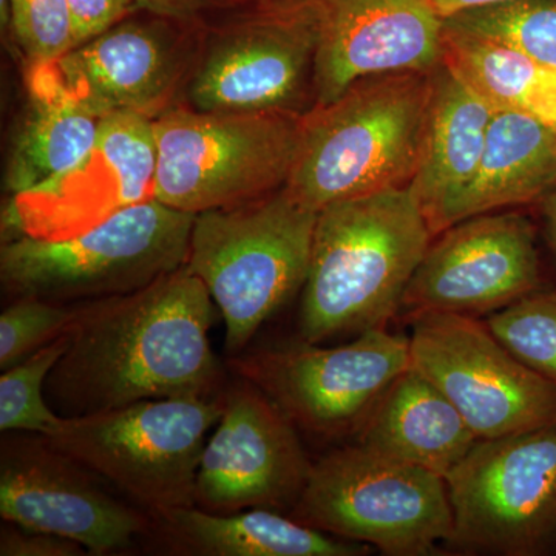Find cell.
I'll return each instance as SVG.
<instances>
[{"label": "cell", "mask_w": 556, "mask_h": 556, "mask_svg": "<svg viewBox=\"0 0 556 556\" xmlns=\"http://www.w3.org/2000/svg\"><path fill=\"white\" fill-rule=\"evenodd\" d=\"M214 299L186 266L126 295L75 305L46 397L60 416L167 397H214L226 369L208 332Z\"/></svg>", "instance_id": "6da1fadb"}, {"label": "cell", "mask_w": 556, "mask_h": 556, "mask_svg": "<svg viewBox=\"0 0 556 556\" xmlns=\"http://www.w3.org/2000/svg\"><path fill=\"white\" fill-rule=\"evenodd\" d=\"M431 240L409 186L321 207L302 289L300 339L325 343L386 328Z\"/></svg>", "instance_id": "7a4b0ae2"}, {"label": "cell", "mask_w": 556, "mask_h": 556, "mask_svg": "<svg viewBox=\"0 0 556 556\" xmlns=\"http://www.w3.org/2000/svg\"><path fill=\"white\" fill-rule=\"evenodd\" d=\"M433 70L365 76L336 100L303 113L298 156L285 186L316 211L409 186L422 148Z\"/></svg>", "instance_id": "3957f363"}, {"label": "cell", "mask_w": 556, "mask_h": 556, "mask_svg": "<svg viewBox=\"0 0 556 556\" xmlns=\"http://www.w3.org/2000/svg\"><path fill=\"white\" fill-rule=\"evenodd\" d=\"M318 211L283 186L237 206L200 212L186 268L225 320L229 357L305 287Z\"/></svg>", "instance_id": "277c9868"}, {"label": "cell", "mask_w": 556, "mask_h": 556, "mask_svg": "<svg viewBox=\"0 0 556 556\" xmlns=\"http://www.w3.org/2000/svg\"><path fill=\"white\" fill-rule=\"evenodd\" d=\"M229 7L219 20L201 22L178 104L211 113L313 109L317 27L309 0H233Z\"/></svg>", "instance_id": "5b68a950"}, {"label": "cell", "mask_w": 556, "mask_h": 556, "mask_svg": "<svg viewBox=\"0 0 556 556\" xmlns=\"http://www.w3.org/2000/svg\"><path fill=\"white\" fill-rule=\"evenodd\" d=\"M193 219L152 200L72 239L10 241L0 249L3 295L79 305L130 294L186 265Z\"/></svg>", "instance_id": "8992f818"}, {"label": "cell", "mask_w": 556, "mask_h": 556, "mask_svg": "<svg viewBox=\"0 0 556 556\" xmlns=\"http://www.w3.org/2000/svg\"><path fill=\"white\" fill-rule=\"evenodd\" d=\"M223 391L214 397L152 399L64 417L43 437L121 496L159 518L175 508L195 506L200 459L223 415Z\"/></svg>", "instance_id": "52a82bcc"}, {"label": "cell", "mask_w": 556, "mask_h": 556, "mask_svg": "<svg viewBox=\"0 0 556 556\" xmlns=\"http://www.w3.org/2000/svg\"><path fill=\"white\" fill-rule=\"evenodd\" d=\"M302 115L211 113L177 104L153 119L155 200L177 211L237 206L287 185Z\"/></svg>", "instance_id": "ba28073f"}, {"label": "cell", "mask_w": 556, "mask_h": 556, "mask_svg": "<svg viewBox=\"0 0 556 556\" xmlns=\"http://www.w3.org/2000/svg\"><path fill=\"white\" fill-rule=\"evenodd\" d=\"M289 517L391 556L431 555L453 533L445 478L361 444L313 464Z\"/></svg>", "instance_id": "9c48e42d"}, {"label": "cell", "mask_w": 556, "mask_h": 556, "mask_svg": "<svg viewBox=\"0 0 556 556\" xmlns=\"http://www.w3.org/2000/svg\"><path fill=\"white\" fill-rule=\"evenodd\" d=\"M445 482L453 546L504 556L556 551V424L479 439Z\"/></svg>", "instance_id": "30bf717a"}, {"label": "cell", "mask_w": 556, "mask_h": 556, "mask_svg": "<svg viewBox=\"0 0 556 556\" xmlns=\"http://www.w3.org/2000/svg\"><path fill=\"white\" fill-rule=\"evenodd\" d=\"M228 369L262 390L299 430L357 433L388 387L412 367L409 339L369 329L343 345L299 342L230 356Z\"/></svg>", "instance_id": "8fae6325"}, {"label": "cell", "mask_w": 556, "mask_h": 556, "mask_svg": "<svg viewBox=\"0 0 556 556\" xmlns=\"http://www.w3.org/2000/svg\"><path fill=\"white\" fill-rule=\"evenodd\" d=\"M412 368L447 396L478 439L556 424V383L533 371L467 314L415 318Z\"/></svg>", "instance_id": "7c38bea8"}, {"label": "cell", "mask_w": 556, "mask_h": 556, "mask_svg": "<svg viewBox=\"0 0 556 556\" xmlns=\"http://www.w3.org/2000/svg\"><path fill=\"white\" fill-rule=\"evenodd\" d=\"M134 16L56 60L25 68V76L49 84L101 119L119 113L159 118L181 100L201 22Z\"/></svg>", "instance_id": "4fadbf2b"}, {"label": "cell", "mask_w": 556, "mask_h": 556, "mask_svg": "<svg viewBox=\"0 0 556 556\" xmlns=\"http://www.w3.org/2000/svg\"><path fill=\"white\" fill-rule=\"evenodd\" d=\"M0 517L24 529L76 541L94 556L148 540L153 518L50 444L43 434L2 433Z\"/></svg>", "instance_id": "5bb4252c"}, {"label": "cell", "mask_w": 556, "mask_h": 556, "mask_svg": "<svg viewBox=\"0 0 556 556\" xmlns=\"http://www.w3.org/2000/svg\"><path fill=\"white\" fill-rule=\"evenodd\" d=\"M156 164L153 119L131 113L105 116L86 159L60 177L10 197L2 212V244L22 237L72 239L155 200Z\"/></svg>", "instance_id": "9a60e30c"}, {"label": "cell", "mask_w": 556, "mask_h": 556, "mask_svg": "<svg viewBox=\"0 0 556 556\" xmlns=\"http://www.w3.org/2000/svg\"><path fill=\"white\" fill-rule=\"evenodd\" d=\"M225 408L207 438L195 484V506L212 514L298 506L313 463L299 428L247 379L228 382Z\"/></svg>", "instance_id": "2e32d148"}, {"label": "cell", "mask_w": 556, "mask_h": 556, "mask_svg": "<svg viewBox=\"0 0 556 556\" xmlns=\"http://www.w3.org/2000/svg\"><path fill=\"white\" fill-rule=\"evenodd\" d=\"M437 237L402 300L413 318L496 313L540 289L535 228L525 215L489 212Z\"/></svg>", "instance_id": "e0dca14e"}, {"label": "cell", "mask_w": 556, "mask_h": 556, "mask_svg": "<svg viewBox=\"0 0 556 556\" xmlns=\"http://www.w3.org/2000/svg\"><path fill=\"white\" fill-rule=\"evenodd\" d=\"M317 27L314 97L327 104L357 79L430 72L444 20L433 0H309Z\"/></svg>", "instance_id": "ac0fdd59"}, {"label": "cell", "mask_w": 556, "mask_h": 556, "mask_svg": "<svg viewBox=\"0 0 556 556\" xmlns=\"http://www.w3.org/2000/svg\"><path fill=\"white\" fill-rule=\"evenodd\" d=\"M156 551L177 556H364L371 546L302 525L281 511L251 508L212 514L181 507L153 518L148 538Z\"/></svg>", "instance_id": "d6986e66"}, {"label": "cell", "mask_w": 556, "mask_h": 556, "mask_svg": "<svg viewBox=\"0 0 556 556\" xmlns=\"http://www.w3.org/2000/svg\"><path fill=\"white\" fill-rule=\"evenodd\" d=\"M431 78L426 131L409 189L437 237L447 226L450 208L477 174L495 110L441 62Z\"/></svg>", "instance_id": "ffe728a7"}, {"label": "cell", "mask_w": 556, "mask_h": 556, "mask_svg": "<svg viewBox=\"0 0 556 556\" xmlns=\"http://www.w3.org/2000/svg\"><path fill=\"white\" fill-rule=\"evenodd\" d=\"M357 444L445 478L479 441L442 391L409 367L376 402Z\"/></svg>", "instance_id": "44dd1931"}, {"label": "cell", "mask_w": 556, "mask_h": 556, "mask_svg": "<svg viewBox=\"0 0 556 556\" xmlns=\"http://www.w3.org/2000/svg\"><path fill=\"white\" fill-rule=\"evenodd\" d=\"M556 181V131L525 112H495L477 174L450 208L447 226L543 200Z\"/></svg>", "instance_id": "7402d4cb"}, {"label": "cell", "mask_w": 556, "mask_h": 556, "mask_svg": "<svg viewBox=\"0 0 556 556\" xmlns=\"http://www.w3.org/2000/svg\"><path fill=\"white\" fill-rule=\"evenodd\" d=\"M28 109L7 160L10 197L38 188L80 163L98 141L101 118L49 84L25 76Z\"/></svg>", "instance_id": "603a6c76"}, {"label": "cell", "mask_w": 556, "mask_h": 556, "mask_svg": "<svg viewBox=\"0 0 556 556\" xmlns=\"http://www.w3.org/2000/svg\"><path fill=\"white\" fill-rule=\"evenodd\" d=\"M441 64L495 112H525L556 131V72L444 21Z\"/></svg>", "instance_id": "cb8c5ba5"}, {"label": "cell", "mask_w": 556, "mask_h": 556, "mask_svg": "<svg viewBox=\"0 0 556 556\" xmlns=\"http://www.w3.org/2000/svg\"><path fill=\"white\" fill-rule=\"evenodd\" d=\"M444 21L556 72V0H506L459 11Z\"/></svg>", "instance_id": "d4e9b609"}, {"label": "cell", "mask_w": 556, "mask_h": 556, "mask_svg": "<svg viewBox=\"0 0 556 556\" xmlns=\"http://www.w3.org/2000/svg\"><path fill=\"white\" fill-rule=\"evenodd\" d=\"M67 348L64 334L0 376V431L50 434L64 416L50 407L46 383Z\"/></svg>", "instance_id": "484cf974"}, {"label": "cell", "mask_w": 556, "mask_h": 556, "mask_svg": "<svg viewBox=\"0 0 556 556\" xmlns=\"http://www.w3.org/2000/svg\"><path fill=\"white\" fill-rule=\"evenodd\" d=\"M484 324L522 364L556 383V292H532Z\"/></svg>", "instance_id": "4316f807"}, {"label": "cell", "mask_w": 556, "mask_h": 556, "mask_svg": "<svg viewBox=\"0 0 556 556\" xmlns=\"http://www.w3.org/2000/svg\"><path fill=\"white\" fill-rule=\"evenodd\" d=\"M75 317V305L36 298L10 300L0 314V369L5 371L61 338Z\"/></svg>", "instance_id": "83f0119b"}, {"label": "cell", "mask_w": 556, "mask_h": 556, "mask_svg": "<svg viewBox=\"0 0 556 556\" xmlns=\"http://www.w3.org/2000/svg\"><path fill=\"white\" fill-rule=\"evenodd\" d=\"M13 36L25 68L56 60L73 49L67 0H11Z\"/></svg>", "instance_id": "f1b7e54d"}, {"label": "cell", "mask_w": 556, "mask_h": 556, "mask_svg": "<svg viewBox=\"0 0 556 556\" xmlns=\"http://www.w3.org/2000/svg\"><path fill=\"white\" fill-rule=\"evenodd\" d=\"M73 47L97 38L138 13L137 0H67Z\"/></svg>", "instance_id": "f546056e"}, {"label": "cell", "mask_w": 556, "mask_h": 556, "mask_svg": "<svg viewBox=\"0 0 556 556\" xmlns=\"http://www.w3.org/2000/svg\"><path fill=\"white\" fill-rule=\"evenodd\" d=\"M86 548L68 538L24 529L3 521L0 527V556H80Z\"/></svg>", "instance_id": "4dcf8cb0"}, {"label": "cell", "mask_w": 556, "mask_h": 556, "mask_svg": "<svg viewBox=\"0 0 556 556\" xmlns=\"http://www.w3.org/2000/svg\"><path fill=\"white\" fill-rule=\"evenodd\" d=\"M229 2L230 0H137L138 9L142 13L192 25L200 24Z\"/></svg>", "instance_id": "1f68e13d"}, {"label": "cell", "mask_w": 556, "mask_h": 556, "mask_svg": "<svg viewBox=\"0 0 556 556\" xmlns=\"http://www.w3.org/2000/svg\"><path fill=\"white\" fill-rule=\"evenodd\" d=\"M506 2V0H433L434 9L442 20L459 13V11L490 5V3Z\"/></svg>", "instance_id": "d6a6232c"}, {"label": "cell", "mask_w": 556, "mask_h": 556, "mask_svg": "<svg viewBox=\"0 0 556 556\" xmlns=\"http://www.w3.org/2000/svg\"><path fill=\"white\" fill-rule=\"evenodd\" d=\"M544 215H546L548 244L556 257V181L546 195L543 197Z\"/></svg>", "instance_id": "836d02e7"}]
</instances>
